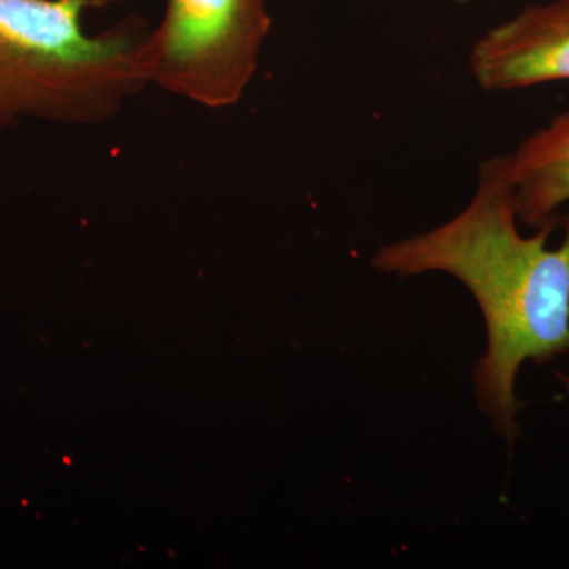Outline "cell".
<instances>
[{
    "label": "cell",
    "instance_id": "cell-1",
    "mask_svg": "<svg viewBox=\"0 0 569 569\" xmlns=\"http://www.w3.org/2000/svg\"><path fill=\"white\" fill-rule=\"evenodd\" d=\"M400 279L441 272L478 302L488 348L473 370L479 410L511 448L522 402L516 380L526 362L569 356V213L519 231L509 153L479 163L466 208L440 227L383 246L370 261Z\"/></svg>",
    "mask_w": 569,
    "mask_h": 569
},
{
    "label": "cell",
    "instance_id": "cell-2",
    "mask_svg": "<svg viewBox=\"0 0 569 569\" xmlns=\"http://www.w3.org/2000/svg\"><path fill=\"white\" fill-rule=\"evenodd\" d=\"M89 0H0V132L24 119L97 126L149 86L140 21L89 33Z\"/></svg>",
    "mask_w": 569,
    "mask_h": 569
},
{
    "label": "cell",
    "instance_id": "cell-3",
    "mask_svg": "<svg viewBox=\"0 0 569 569\" xmlns=\"http://www.w3.org/2000/svg\"><path fill=\"white\" fill-rule=\"evenodd\" d=\"M268 0H167L144 41L149 84L223 110L241 102L271 32Z\"/></svg>",
    "mask_w": 569,
    "mask_h": 569
},
{
    "label": "cell",
    "instance_id": "cell-4",
    "mask_svg": "<svg viewBox=\"0 0 569 569\" xmlns=\"http://www.w3.org/2000/svg\"><path fill=\"white\" fill-rule=\"evenodd\" d=\"M468 69L485 92L569 81V0L530 3L482 33Z\"/></svg>",
    "mask_w": 569,
    "mask_h": 569
},
{
    "label": "cell",
    "instance_id": "cell-5",
    "mask_svg": "<svg viewBox=\"0 0 569 569\" xmlns=\"http://www.w3.org/2000/svg\"><path fill=\"white\" fill-rule=\"evenodd\" d=\"M511 159L519 223L545 227L569 203V111L520 142Z\"/></svg>",
    "mask_w": 569,
    "mask_h": 569
},
{
    "label": "cell",
    "instance_id": "cell-6",
    "mask_svg": "<svg viewBox=\"0 0 569 569\" xmlns=\"http://www.w3.org/2000/svg\"><path fill=\"white\" fill-rule=\"evenodd\" d=\"M557 378H559L561 387H563L565 392H567V397L569 399V373L557 372Z\"/></svg>",
    "mask_w": 569,
    "mask_h": 569
},
{
    "label": "cell",
    "instance_id": "cell-7",
    "mask_svg": "<svg viewBox=\"0 0 569 569\" xmlns=\"http://www.w3.org/2000/svg\"><path fill=\"white\" fill-rule=\"evenodd\" d=\"M91 2L92 7H104L110 6L111 2H114V0H89Z\"/></svg>",
    "mask_w": 569,
    "mask_h": 569
},
{
    "label": "cell",
    "instance_id": "cell-8",
    "mask_svg": "<svg viewBox=\"0 0 569 569\" xmlns=\"http://www.w3.org/2000/svg\"><path fill=\"white\" fill-rule=\"evenodd\" d=\"M456 3H460V6H467V3H470L471 0H455Z\"/></svg>",
    "mask_w": 569,
    "mask_h": 569
}]
</instances>
